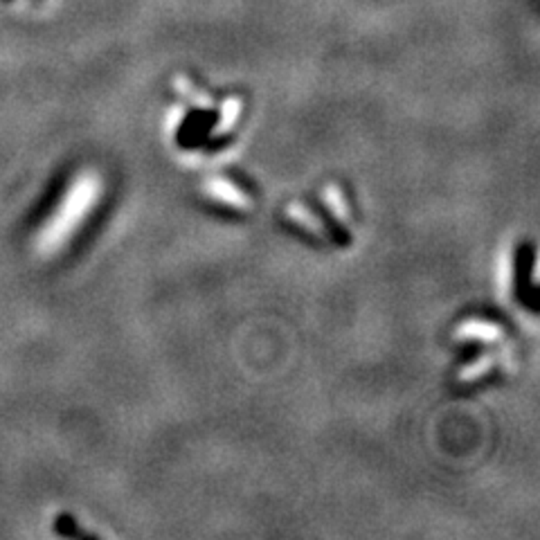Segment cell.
I'll return each mask as SVG.
<instances>
[{"mask_svg": "<svg viewBox=\"0 0 540 540\" xmlns=\"http://www.w3.org/2000/svg\"><path fill=\"white\" fill-rule=\"evenodd\" d=\"M102 176L93 169H86L75 176L68 184L66 194L58 201L57 210L50 214V219L40 225L39 234L34 238V250L40 256H54L72 237L76 230L84 225L90 212L97 207L102 198Z\"/></svg>", "mask_w": 540, "mask_h": 540, "instance_id": "6da1fadb", "label": "cell"}, {"mask_svg": "<svg viewBox=\"0 0 540 540\" xmlns=\"http://www.w3.org/2000/svg\"><path fill=\"white\" fill-rule=\"evenodd\" d=\"M490 364H493V360L490 358H480V363L477 364H468L466 369L462 372L464 381H472V378H477L480 374H489L490 372Z\"/></svg>", "mask_w": 540, "mask_h": 540, "instance_id": "277c9868", "label": "cell"}, {"mask_svg": "<svg viewBox=\"0 0 540 540\" xmlns=\"http://www.w3.org/2000/svg\"><path fill=\"white\" fill-rule=\"evenodd\" d=\"M333 194H336V196H328V192H327V205L331 207L333 210V216H336V219H340V220H345L346 216V202H345V196H340V194H338V189L333 187Z\"/></svg>", "mask_w": 540, "mask_h": 540, "instance_id": "5b68a950", "label": "cell"}, {"mask_svg": "<svg viewBox=\"0 0 540 540\" xmlns=\"http://www.w3.org/2000/svg\"><path fill=\"white\" fill-rule=\"evenodd\" d=\"M3 3H12V0H3Z\"/></svg>", "mask_w": 540, "mask_h": 540, "instance_id": "8992f818", "label": "cell"}, {"mask_svg": "<svg viewBox=\"0 0 540 540\" xmlns=\"http://www.w3.org/2000/svg\"><path fill=\"white\" fill-rule=\"evenodd\" d=\"M286 219H291L292 223L300 225V228H304L306 232H310V234H318V237H320V232H322V225H320L318 220L313 219V214H310V212H306L302 205H297V202L288 205Z\"/></svg>", "mask_w": 540, "mask_h": 540, "instance_id": "3957f363", "label": "cell"}, {"mask_svg": "<svg viewBox=\"0 0 540 540\" xmlns=\"http://www.w3.org/2000/svg\"><path fill=\"white\" fill-rule=\"evenodd\" d=\"M205 192L210 194V198L214 201L223 202V205L234 207V210H241V207H248V198L237 184L225 183V178H212L210 183L205 184Z\"/></svg>", "mask_w": 540, "mask_h": 540, "instance_id": "7a4b0ae2", "label": "cell"}]
</instances>
